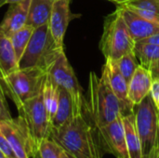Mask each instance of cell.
<instances>
[{"label":"cell","instance_id":"cell-22","mask_svg":"<svg viewBox=\"0 0 159 158\" xmlns=\"http://www.w3.org/2000/svg\"><path fill=\"white\" fill-rule=\"evenodd\" d=\"M134 53L139 63L148 68L150 64L159 60V45L138 42L135 45Z\"/></svg>","mask_w":159,"mask_h":158},{"label":"cell","instance_id":"cell-34","mask_svg":"<svg viewBox=\"0 0 159 158\" xmlns=\"http://www.w3.org/2000/svg\"><path fill=\"white\" fill-rule=\"evenodd\" d=\"M6 2H7V0H0V8H1L4 5H6Z\"/></svg>","mask_w":159,"mask_h":158},{"label":"cell","instance_id":"cell-21","mask_svg":"<svg viewBox=\"0 0 159 158\" xmlns=\"http://www.w3.org/2000/svg\"><path fill=\"white\" fill-rule=\"evenodd\" d=\"M59 95H60L59 87L54 85L50 80V78L48 77V74H47L46 82L43 88V98L50 122H52L57 112L58 103H59Z\"/></svg>","mask_w":159,"mask_h":158},{"label":"cell","instance_id":"cell-20","mask_svg":"<svg viewBox=\"0 0 159 158\" xmlns=\"http://www.w3.org/2000/svg\"><path fill=\"white\" fill-rule=\"evenodd\" d=\"M122 6L149 20L159 23V0H131Z\"/></svg>","mask_w":159,"mask_h":158},{"label":"cell","instance_id":"cell-3","mask_svg":"<svg viewBox=\"0 0 159 158\" xmlns=\"http://www.w3.org/2000/svg\"><path fill=\"white\" fill-rule=\"evenodd\" d=\"M47 74L46 71L39 68H19L7 75H0V81L6 96L18 109L25 102L42 92Z\"/></svg>","mask_w":159,"mask_h":158},{"label":"cell","instance_id":"cell-25","mask_svg":"<svg viewBox=\"0 0 159 158\" xmlns=\"http://www.w3.org/2000/svg\"><path fill=\"white\" fill-rule=\"evenodd\" d=\"M62 148L52 139L48 138L42 142L38 149L40 158H61Z\"/></svg>","mask_w":159,"mask_h":158},{"label":"cell","instance_id":"cell-24","mask_svg":"<svg viewBox=\"0 0 159 158\" xmlns=\"http://www.w3.org/2000/svg\"><path fill=\"white\" fill-rule=\"evenodd\" d=\"M116 62L122 75L124 76V78L129 84L133 74H135L138 66L140 65L135 53L132 52V53L126 54L123 57H121L118 61H116Z\"/></svg>","mask_w":159,"mask_h":158},{"label":"cell","instance_id":"cell-32","mask_svg":"<svg viewBox=\"0 0 159 158\" xmlns=\"http://www.w3.org/2000/svg\"><path fill=\"white\" fill-rule=\"evenodd\" d=\"M21 1H23V0H7L6 4H8V5H10V4H15V3H19V2H21Z\"/></svg>","mask_w":159,"mask_h":158},{"label":"cell","instance_id":"cell-33","mask_svg":"<svg viewBox=\"0 0 159 158\" xmlns=\"http://www.w3.org/2000/svg\"><path fill=\"white\" fill-rule=\"evenodd\" d=\"M61 158H72L66 152H64V151H62V153H61Z\"/></svg>","mask_w":159,"mask_h":158},{"label":"cell","instance_id":"cell-18","mask_svg":"<svg viewBox=\"0 0 159 158\" xmlns=\"http://www.w3.org/2000/svg\"><path fill=\"white\" fill-rule=\"evenodd\" d=\"M123 124L125 128L127 147L129 158H143L142 145L136 129L134 112L123 115Z\"/></svg>","mask_w":159,"mask_h":158},{"label":"cell","instance_id":"cell-5","mask_svg":"<svg viewBox=\"0 0 159 158\" xmlns=\"http://www.w3.org/2000/svg\"><path fill=\"white\" fill-rule=\"evenodd\" d=\"M136 42L118 8L109 15L104 22L100 48L105 59L118 61L126 54L134 52Z\"/></svg>","mask_w":159,"mask_h":158},{"label":"cell","instance_id":"cell-6","mask_svg":"<svg viewBox=\"0 0 159 158\" xmlns=\"http://www.w3.org/2000/svg\"><path fill=\"white\" fill-rule=\"evenodd\" d=\"M143 158H157L159 151L158 112L150 95L134 107Z\"/></svg>","mask_w":159,"mask_h":158},{"label":"cell","instance_id":"cell-17","mask_svg":"<svg viewBox=\"0 0 159 158\" xmlns=\"http://www.w3.org/2000/svg\"><path fill=\"white\" fill-rule=\"evenodd\" d=\"M52 5L49 0H31L26 24L35 29L48 23Z\"/></svg>","mask_w":159,"mask_h":158},{"label":"cell","instance_id":"cell-23","mask_svg":"<svg viewBox=\"0 0 159 158\" xmlns=\"http://www.w3.org/2000/svg\"><path fill=\"white\" fill-rule=\"evenodd\" d=\"M34 28L30 25H24L22 28H20V30L16 31L14 34H12L9 37L16 54V57L18 59V61L20 60V58L22 57L25 48L31 39V36L33 34L34 32Z\"/></svg>","mask_w":159,"mask_h":158},{"label":"cell","instance_id":"cell-7","mask_svg":"<svg viewBox=\"0 0 159 158\" xmlns=\"http://www.w3.org/2000/svg\"><path fill=\"white\" fill-rule=\"evenodd\" d=\"M18 113L26 123L36 154L42 142L50 138L51 132V122L45 105L43 90L19 107Z\"/></svg>","mask_w":159,"mask_h":158},{"label":"cell","instance_id":"cell-36","mask_svg":"<svg viewBox=\"0 0 159 158\" xmlns=\"http://www.w3.org/2000/svg\"><path fill=\"white\" fill-rule=\"evenodd\" d=\"M0 158H7L4 155H3V153H2L1 151H0Z\"/></svg>","mask_w":159,"mask_h":158},{"label":"cell","instance_id":"cell-8","mask_svg":"<svg viewBox=\"0 0 159 158\" xmlns=\"http://www.w3.org/2000/svg\"><path fill=\"white\" fill-rule=\"evenodd\" d=\"M48 74L54 85L65 89L70 94L74 105V115L84 113L86 104L82 88L64 51L50 66Z\"/></svg>","mask_w":159,"mask_h":158},{"label":"cell","instance_id":"cell-37","mask_svg":"<svg viewBox=\"0 0 159 158\" xmlns=\"http://www.w3.org/2000/svg\"><path fill=\"white\" fill-rule=\"evenodd\" d=\"M49 1H51V2H55L56 0H49Z\"/></svg>","mask_w":159,"mask_h":158},{"label":"cell","instance_id":"cell-38","mask_svg":"<svg viewBox=\"0 0 159 158\" xmlns=\"http://www.w3.org/2000/svg\"><path fill=\"white\" fill-rule=\"evenodd\" d=\"M157 158H159V151H158V154H157Z\"/></svg>","mask_w":159,"mask_h":158},{"label":"cell","instance_id":"cell-30","mask_svg":"<svg viewBox=\"0 0 159 158\" xmlns=\"http://www.w3.org/2000/svg\"><path fill=\"white\" fill-rule=\"evenodd\" d=\"M141 43H148V44H155V45H159V34H156L152 36H149L142 41ZM138 43V42H137Z\"/></svg>","mask_w":159,"mask_h":158},{"label":"cell","instance_id":"cell-2","mask_svg":"<svg viewBox=\"0 0 159 158\" xmlns=\"http://www.w3.org/2000/svg\"><path fill=\"white\" fill-rule=\"evenodd\" d=\"M87 109L97 129L110 124L122 115L121 104L107 79L103 75L99 77L95 72L89 73Z\"/></svg>","mask_w":159,"mask_h":158},{"label":"cell","instance_id":"cell-31","mask_svg":"<svg viewBox=\"0 0 159 158\" xmlns=\"http://www.w3.org/2000/svg\"><path fill=\"white\" fill-rule=\"evenodd\" d=\"M108 1H111V2H113V3H116V4H117L118 6H122V5H126V4H128L129 1H131V0H108Z\"/></svg>","mask_w":159,"mask_h":158},{"label":"cell","instance_id":"cell-29","mask_svg":"<svg viewBox=\"0 0 159 158\" xmlns=\"http://www.w3.org/2000/svg\"><path fill=\"white\" fill-rule=\"evenodd\" d=\"M147 69L150 71L153 79H159V60L150 64Z\"/></svg>","mask_w":159,"mask_h":158},{"label":"cell","instance_id":"cell-15","mask_svg":"<svg viewBox=\"0 0 159 158\" xmlns=\"http://www.w3.org/2000/svg\"><path fill=\"white\" fill-rule=\"evenodd\" d=\"M31 0H23L19 3L10 4L5 17L0 23L3 32L10 36L16 31L26 25Z\"/></svg>","mask_w":159,"mask_h":158},{"label":"cell","instance_id":"cell-11","mask_svg":"<svg viewBox=\"0 0 159 158\" xmlns=\"http://www.w3.org/2000/svg\"><path fill=\"white\" fill-rule=\"evenodd\" d=\"M102 75L107 79L112 90L118 99L122 108V115L133 113L134 106L129 102L128 96L129 84L122 75L116 61L105 59V63L102 70Z\"/></svg>","mask_w":159,"mask_h":158},{"label":"cell","instance_id":"cell-9","mask_svg":"<svg viewBox=\"0 0 159 158\" xmlns=\"http://www.w3.org/2000/svg\"><path fill=\"white\" fill-rule=\"evenodd\" d=\"M0 130L8 141L18 158H33L35 154L33 141L24 119L16 118L0 120Z\"/></svg>","mask_w":159,"mask_h":158},{"label":"cell","instance_id":"cell-4","mask_svg":"<svg viewBox=\"0 0 159 158\" xmlns=\"http://www.w3.org/2000/svg\"><path fill=\"white\" fill-rule=\"evenodd\" d=\"M63 51L64 48L56 44L47 23L34 30L25 51L19 61V68H39L48 73Z\"/></svg>","mask_w":159,"mask_h":158},{"label":"cell","instance_id":"cell-10","mask_svg":"<svg viewBox=\"0 0 159 158\" xmlns=\"http://www.w3.org/2000/svg\"><path fill=\"white\" fill-rule=\"evenodd\" d=\"M102 150L115 156L116 158H129L123 115L118 116L110 124L97 129Z\"/></svg>","mask_w":159,"mask_h":158},{"label":"cell","instance_id":"cell-14","mask_svg":"<svg viewBox=\"0 0 159 158\" xmlns=\"http://www.w3.org/2000/svg\"><path fill=\"white\" fill-rule=\"evenodd\" d=\"M153 80L150 71L140 64L129 83L128 89L129 100L134 107L149 95Z\"/></svg>","mask_w":159,"mask_h":158},{"label":"cell","instance_id":"cell-26","mask_svg":"<svg viewBox=\"0 0 159 158\" xmlns=\"http://www.w3.org/2000/svg\"><path fill=\"white\" fill-rule=\"evenodd\" d=\"M6 97L7 96L4 92V89L0 81V120H7V119L12 118Z\"/></svg>","mask_w":159,"mask_h":158},{"label":"cell","instance_id":"cell-39","mask_svg":"<svg viewBox=\"0 0 159 158\" xmlns=\"http://www.w3.org/2000/svg\"><path fill=\"white\" fill-rule=\"evenodd\" d=\"M158 119H159V113H158Z\"/></svg>","mask_w":159,"mask_h":158},{"label":"cell","instance_id":"cell-1","mask_svg":"<svg viewBox=\"0 0 159 158\" xmlns=\"http://www.w3.org/2000/svg\"><path fill=\"white\" fill-rule=\"evenodd\" d=\"M84 113L74 115L58 129H51L50 139L72 158H102L97 128L87 120Z\"/></svg>","mask_w":159,"mask_h":158},{"label":"cell","instance_id":"cell-28","mask_svg":"<svg viewBox=\"0 0 159 158\" xmlns=\"http://www.w3.org/2000/svg\"><path fill=\"white\" fill-rule=\"evenodd\" d=\"M149 95L151 96L153 102H154L157 112L159 113V79L153 80Z\"/></svg>","mask_w":159,"mask_h":158},{"label":"cell","instance_id":"cell-12","mask_svg":"<svg viewBox=\"0 0 159 158\" xmlns=\"http://www.w3.org/2000/svg\"><path fill=\"white\" fill-rule=\"evenodd\" d=\"M70 1L71 0H56L53 2L48 23L50 34L60 47H63L65 33L70 20L75 16L70 9Z\"/></svg>","mask_w":159,"mask_h":158},{"label":"cell","instance_id":"cell-19","mask_svg":"<svg viewBox=\"0 0 159 158\" xmlns=\"http://www.w3.org/2000/svg\"><path fill=\"white\" fill-rule=\"evenodd\" d=\"M59 103L56 115L51 122V129L63 126L74 116V105L70 94L61 88H59Z\"/></svg>","mask_w":159,"mask_h":158},{"label":"cell","instance_id":"cell-27","mask_svg":"<svg viewBox=\"0 0 159 158\" xmlns=\"http://www.w3.org/2000/svg\"><path fill=\"white\" fill-rule=\"evenodd\" d=\"M0 151L7 158H18L14 153L12 147L10 146L8 141L4 136V134L0 130Z\"/></svg>","mask_w":159,"mask_h":158},{"label":"cell","instance_id":"cell-35","mask_svg":"<svg viewBox=\"0 0 159 158\" xmlns=\"http://www.w3.org/2000/svg\"><path fill=\"white\" fill-rule=\"evenodd\" d=\"M33 158H40V156H39V155H38V153L34 154V156H33Z\"/></svg>","mask_w":159,"mask_h":158},{"label":"cell","instance_id":"cell-13","mask_svg":"<svg viewBox=\"0 0 159 158\" xmlns=\"http://www.w3.org/2000/svg\"><path fill=\"white\" fill-rule=\"evenodd\" d=\"M117 8L136 43L156 34H159V23L138 15L125 6H118Z\"/></svg>","mask_w":159,"mask_h":158},{"label":"cell","instance_id":"cell-16","mask_svg":"<svg viewBox=\"0 0 159 158\" xmlns=\"http://www.w3.org/2000/svg\"><path fill=\"white\" fill-rule=\"evenodd\" d=\"M18 69L19 61L10 37L7 35L0 27V75H7Z\"/></svg>","mask_w":159,"mask_h":158}]
</instances>
